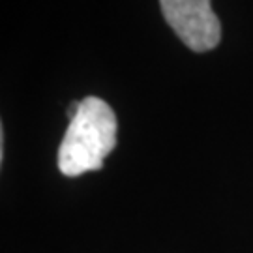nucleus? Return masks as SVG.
I'll return each instance as SVG.
<instances>
[{
  "label": "nucleus",
  "instance_id": "f03ea898",
  "mask_svg": "<svg viewBox=\"0 0 253 253\" xmlns=\"http://www.w3.org/2000/svg\"><path fill=\"white\" fill-rule=\"evenodd\" d=\"M163 17L176 36L195 53L219 45L221 25L212 9V0H160Z\"/></svg>",
  "mask_w": 253,
  "mask_h": 253
},
{
  "label": "nucleus",
  "instance_id": "f257e3e1",
  "mask_svg": "<svg viewBox=\"0 0 253 253\" xmlns=\"http://www.w3.org/2000/svg\"><path fill=\"white\" fill-rule=\"evenodd\" d=\"M117 146V117L107 101L88 96L70 120L58 148V169L66 176L100 171Z\"/></svg>",
  "mask_w": 253,
  "mask_h": 253
}]
</instances>
